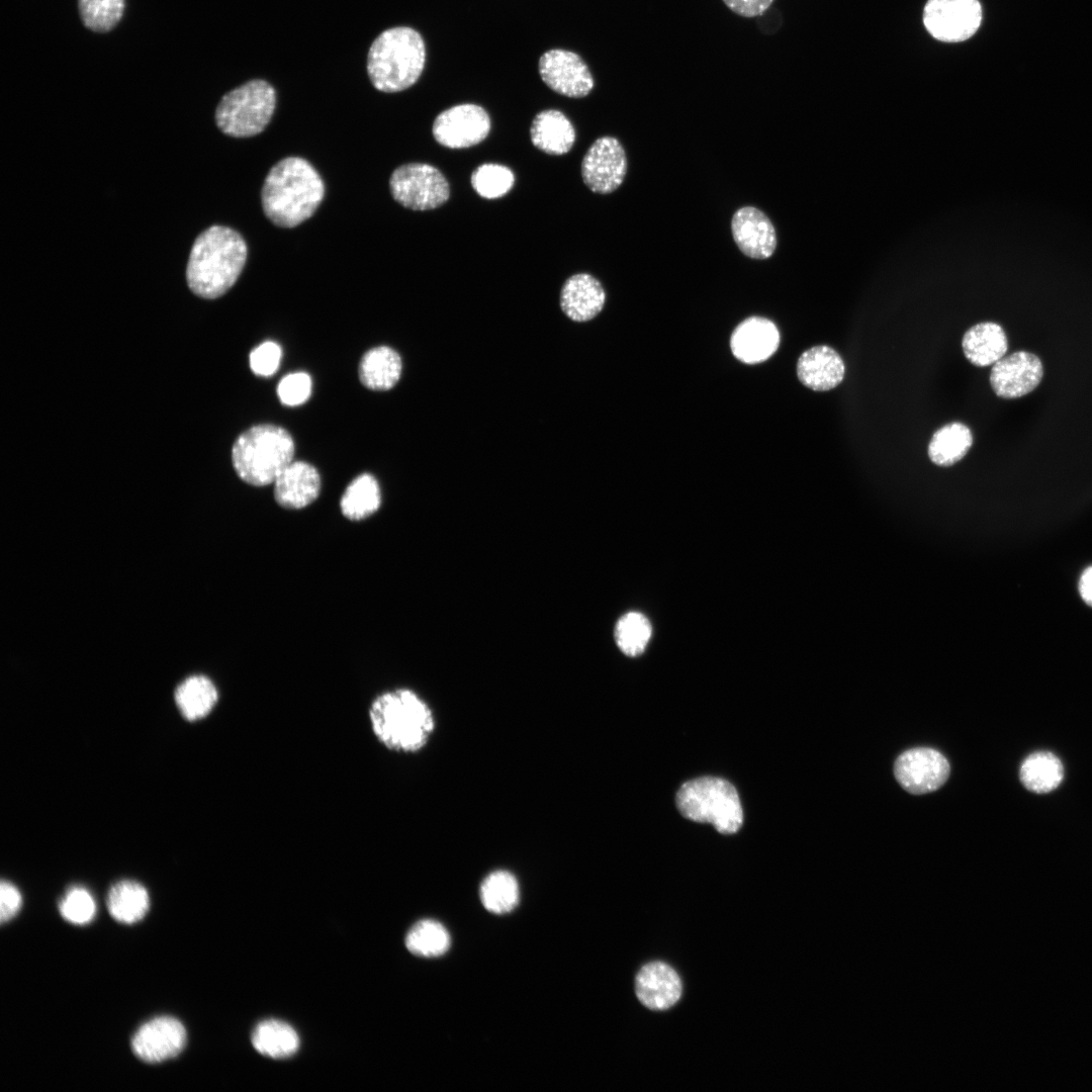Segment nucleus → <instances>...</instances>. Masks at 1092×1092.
Segmentation results:
<instances>
[{
    "label": "nucleus",
    "mask_w": 1092,
    "mask_h": 1092,
    "mask_svg": "<svg viewBox=\"0 0 1092 1092\" xmlns=\"http://www.w3.org/2000/svg\"><path fill=\"white\" fill-rule=\"evenodd\" d=\"M325 196V184L313 166L300 157H286L267 174L261 190L267 218L294 228L309 218Z\"/></svg>",
    "instance_id": "obj_1"
},
{
    "label": "nucleus",
    "mask_w": 1092,
    "mask_h": 1092,
    "mask_svg": "<svg viewBox=\"0 0 1092 1092\" xmlns=\"http://www.w3.org/2000/svg\"><path fill=\"white\" fill-rule=\"evenodd\" d=\"M247 255V244L237 231L209 226L192 245L186 267L188 287L205 299L223 295L240 277Z\"/></svg>",
    "instance_id": "obj_2"
},
{
    "label": "nucleus",
    "mask_w": 1092,
    "mask_h": 1092,
    "mask_svg": "<svg viewBox=\"0 0 1092 1092\" xmlns=\"http://www.w3.org/2000/svg\"><path fill=\"white\" fill-rule=\"evenodd\" d=\"M368 717L376 739L394 752L422 750L436 729V719L428 703L404 688L378 695L369 707Z\"/></svg>",
    "instance_id": "obj_3"
},
{
    "label": "nucleus",
    "mask_w": 1092,
    "mask_h": 1092,
    "mask_svg": "<svg viewBox=\"0 0 1092 1092\" xmlns=\"http://www.w3.org/2000/svg\"><path fill=\"white\" fill-rule=\"evenodd\" d=\"M426 63L422 35L412 27L396 26L382 31L367 55V73L381 92L394 93L413 86Z\"/></svg>",
    "instance_id": "obj_4"
},
{
    "label": "nucleus",
    "mask_w": 1092,
    "mask_h": 1092,
    "mask_svg": "<svg viewBox=\"0 0 1092 1092\" xmlns=\"http://www.w3.org/2000/svg\"><path fill=\"white\" fill-rule=\"evenodd\" d=\"M294 451L293 439L284 428L261 424L238 437L232 448V462L243 481L265 486L293 461Z\"/></svg>",
    "instance_id": "obj_5"
},
{
    "label": "nucleus",
    "mask_w": 1092,
    "mask_h": 1092,
    "mask_svg": "<svg viewBox=\"0 0 1092 1092\" xmlns=\"http://www.w3.org/2000/svg\"><path fill=\"white\" fill-rule=\"evenodd\" d=\"M675 801L684 817L710 823L720 833H735L742 825L738 793L726 780L703 777L689 781L679 788Z\"/></svg>",
    "instance_id": "obj_6"
},
{
    "label": "nucleus",
    "mask_w": 1092,
    "mask_h": 1092,
    "mask_svg": "<svg viewBox=\"0 0 1092 1092\" xmlns=\"http://www.w3.org/2000/svg\"><path fill=\"white\" fill-rule=\"evenodd\" d=\"M275 105L274 88L267 81L251 80L223 95L215 109V122L228 135L253 136L268 125Z\"/></svg>",
    "instance_id": "obj_7"
},
{
    "label": "nucleus",
    "mask_w": 1092,
    "mask_h": 1092,
    "mask_svg": "<svg viewBox=\"0 0 1092 1092\" xmlns=\"http://www.w3.org/2000/svg\"><path fill=\"white\" fill-rule=\"evenodd\" d=\"M392 197L413 210H430L443 205L450 197L445 176L426 163H408L397 167L389 179Z\"/></svg>",
    "instance_id": "obj_8"
},
{
    "label": "nucleus",
    "mask_w": 1092,
    "mask_h": 1092,
    "mask_svg": "<svg viewBox=\"0 0 1092 1092\" xmlns=\"http://www.w3.org/2000/svg\"><path fill=\"white\" fill-rule=\"evenodd\" d=\"M982 21L978 0H928L923 23L929 34L943 42H960L972 37Z\"/></svg>",
    "instance_id": "obj_9"
},
{
    "label": "nucleus",
    "mask_w": 1092,
    "mask_h": 1092,
    "mask_svg": "<svg viewBox=\"0 0 1092 1092\" xmlns=\"http://www.w3.org/2000/svg\"><path fill=\"white\" fill-rule=\"evenodd\" d=\"M490 126V117L483 107L463 103L442 111L434 120L432 132L441 146L464 149L484 141Z\"/></svg>",
    "instance_id": "obj_10"
},
{
    "label": "nucleus",
    "mask_w": 1092,
    "mask_h": 1092,
    "mask_svg": "<svg viewBox=\"0 0 1092 1092\" xmlns=\"http://www.w3.org/2000/svg\"><path fill=\"white\" fill-rule=\"evenodd\" d=\"M627 173V157L621 143L613 136L597 139L581 162L584 184L599 194L618 189Z\"/></svg>",
    "instance_id": "obj_11"
},
{
    "label": "nucleus",
    "mask_w": 1092,
    "mask_h": 1092,
    "mask_svg": "<svg viewBox=\"0 0 1092 1092\" xmlns=\"http://www.w3.org/2000/svg\"><path fill=\"white\" fill-rule=\"evenodd\" d=\"M538 70L542 81L554 92L580 98L590 93L595 82L585 62L575 53L553 49L539 59Z\"/></svg>",
    "instance_id": "obj_12"
},
{
    "label": "nucleus",
    "mask_w": 1092,
    "mask_h": 1092,
    "mask_svg": "<svg viewBox=\"0 0 1092 1092\" xmlns=\"http://www.w3.org/2000/svg\"><path fill=\"white\" fill-rule=\"evenodd\" d=\"M896 780L914 795L940 788L949 776V763L937 750L918 747L903 752L895 761Z\"/></svg>",
    "instance_id": "obj_13"
},
{
    "label": "nucleus",
    "mask_w": 1092,
    "mask_h": 1092,
    "mask_svg": "<svg viewBox=\"0 0 1092 1092\" xmlns=\"http://www.w3.org/2000/svg\"><path fill=\"white\" fill-rule=\"evenodd\" d=\"M187 1032L177 1018L155 1017L144 1023L131 1038V1050L143 1062L158 1064L177 1057L185 1048Z\"/></svg>",
    "instance_id": "obj_14"
},
{
    "label": "nucleus",
    "mask_w": 1092,
    "mask_h": 1092,
    "mask_svg": "<svg viewBox=\"0 0 1092 1092\" xmlns=\"http://www.w3.org/2000/svg\"><path fill=\"white\" fill-rule=\"evenodd\" d=\"M1042 375V364L1037 356L1026 351H1017L1003 356L993 364L990 384L998 396L1017 398L1036 388Z\"/></svg>",
    "instance_id": "obj_15"
},
{
    "label": "nucleus",
    "mask_w": 1092,
    "mask_h": 1092,
    "mask_svg": "<svg viewBox=\"0 0 1092 1092\" xmlns=\"http://www.w3.org/2000/svg\"><path fill=\"white\" fill-rule=\"evenodd\" d=\"M733 239L739 250L752 259L769 258L777 247V235L770 219L761 210L744 206L731 220Z\"/></svg>",
    "instance_id": "obj_16"
},
{
    "label": "nucleus",
    "mask_w": 1092,
    "mask_h": 1092,
    "mask_svg": "<svg viewBox=\"0 0 1092 1092\" xmlns=\"http://www.w3.org/2000/svg\"><path fill=\"white\" fill-rule=\"evenodd\" d=\"M638 1000L651 1010H666L680 998L682 984L673 968L663 962L644 965L635 978Z\"/></svg>",
    "instance_id": "obj_17"
},
{
    "label": "nucleus",
    "mask_w": 1092,
    "mask_h": 1092,
    "mask_svg": "<svg viewBox=\"0 0 1092 1092\" xmlns=\"http://www.w3.org/2000/svg\"><path fill=\"white\" fill-rule=\"evenodd\" d=\"M779 344L777 327L760 316H751L739 324L730 340L733 355L747 364L765 361L777 351Z\"/></svg>",
    "instance_id": "obj_18"
},
{
    "label": "nucleus",
    "mask_w": 1092,
    "mask_h": 1092,
    "mask_svg": "<svg viewBox=\"0 0 1092 1092\" xmlns=\"http://www.w3.org/2000/svg\"><path fill=\"white\" fill-rule=\"evenodd\" d=\"M274 498L282 508L299 510L314 502L321 491L317 469L305 461H292L273 482Z\"/></svg>",
    "instance_id": "obj_19"
},
{
    "label": "nucleus",
    "mask_w": 1092,
    "mask_h": 1092,
    "mask_svg": "<svg viewBox=\"0 0 1092 1092\" xmlns=\"http://www.w3.org/2000/svg\"><path fill=\"white\" fill-rule=\"evenodd\" d=\"M606 292L601 282L587 273L571 275L560 291V307L573 322L593 320L603 309Z\"/></svg>",
    "instance_id": "obj_20"
},
{
    "label": "nucleus",
    "mask_w": 1092,
    "mask_h": 1092,
    "mask_svg": "<svg viewBox=\"0 0 1092 1092\" xmlns=\"http://www.w3.org/2000/svg\"><path fill=\"white\" fill-rule=\"evenodd\" d=\"M845 366L840 355L828 346H815L801 354L797 362V375L806 387L826 391L836 387L843 379Z\"/></svg>",
    "instance_id": "obj_21"
},
{
    "label": "nucleus",
    "mask_w": 1092,
    "mask_h": 1092,
    "mask_svg": "<svg viewBox=\"0 0 1092 1092\" xmlns=\"http://www.w3.org/2000/svg\"><path fill=\"white\" fill-rule=\"evenodd\" d=\"M530 136L532 144L550 155L568 153L575 142V130L570 120L559 110L546 109L534 117Z\"/></svg>",
    "instance_id": "obj_22"
},
{
    "label": "nucleus",
    "mask_w": 1092,
    "mask_h": 1092,
    "mask_svg": "<svg viewBox=\"0 0 1092 1092\" xmlns=\"http://www.w3.org/2000/svg\"><path fill=\"white\" fill-rule=\"evenodd\" d=\"M962 347L966 358L979 367L996 363L1007 352L1008 341L1002 327L985 322L970 328L964 335Z\"/></svg>",
    "instance_id": "obj_23"
},
{
    "label": "nucleus",
    "mask_w": 1092,
    "mask_h": 1092,
    "mask_svg": "<svg viewBox=\"0 0 1092 1092\" xmlns=\"http://www.w3.org/2000/svg\"><path fill=\"white\" fill-rule=\"evenodd\" d=\"M402 362L399 354L388 346L368 350L361 358L358 368L360 382L370 390L384 391L399 380Z\"/></svg>",
    "instance_id": "obj_24"
},
{
    "label": "nucleus",
    "mask_w": 1092,
    "mask_h": 1092,
    "mask_svg": "<svg viewBox=\"0 0 1092 1092\" xmlns=\"http://www.w3.org/2000/svg\"><path fill=\"white\" fill-rule=\"evenodd\" d=\"M106 903L113 919L120 923L132 924L142 920L148 913L150 897L142 884L124 880L110 888Z\"/></svg>",
    "instance_id": "obj_25"
},
{
    "label": "nucleus",
    "mask_w": 1092,
    "mask_h": 1092,
    "mask_svg": "<svg viewBox=\"0 0 1092 1092\" xmlns=\"http://www.w3.org/2000/svg\"><path fill=\"white\" fill-rule=\"evenodd\" d=\"M1019 777L1022 785L1036 794L1050 793L1064 779V766L1060 758L1050 751L1029 754L1021 763Z\"/></svg>",
    "instance_id": "obj_26"
},
{
    "label": "nucleus",
    "mask_w": 1092,
    "mask_h": 1092,
    "mask_svg": "<svg viewBox=\"0 0 1092 1092\" xmlns=\"http://www.w3.org/2000/svg\"><path fill=\"white\" fill-rule=\"evenodd\" d=\"M218 699L215 685L205 675H192L176 689L175 701L182 715L191 721L207 716Z\"/></svg>",
    "instance_id": "obj_27"
},
{
    "label": "nucleus",
    "mask_w": 1092,
    "mask_h": 1092,
    "mask_svg": "<svg viewBox=\"0 0 1092 1092\" xmlns=\"http://www.w3.org/2000/svg\"><path fill=\"white\" fill-rule=\"evenodd\" d=\"M973 444L972 432L960 422L948 423L934 432L928 445V456L938 466H950L960 461Z\"/></svg>",
    "instance_id": "obj_28"
},
{
    "label": "nucleus",
    "mask_w": 1092,
    "mask_h": 1092,
    "mask_svg": "<svg viewBox=\"0 0 1092 1092\" xmlns=\"http://www.w3.org/2000/svg\"><path fill=\"white\" fill-rule=\"evenodd\" d=\"M252 1044L261 1055L272 1059L292 1056L299 1046L296 1031L287 1023L269 1019L260 1022L252 1033Z\"/></svg>",
    "instance_id": "obj_29"
},
{
    "label": "nucleus",
    "mask_w": 1092,
    "mask_h": 1092,
    "mask_svg": "<svg viewBox=\"0 0 1092 1092\" xmlns=\"http://www.w3.org/2000/svg\"><path fill=\"white\" fill-rule=\"evenodd\" d=\"M381 493L376 478L369 473L355 477L341 497L342 514L349 520L360 521L373 515L380 507Z\"/></svg>",
    "instance_id": "obj_30"
},
{
    "label": "nucleus",
    "mask_w": 1092,
    "mask_h": 1092,
    "mask_svg": "<svg viewBox=\"0 0 1092 1092\" xmlns=\"http://www.w3.org/2000/svg\"><path fill=\"white\" fill-rule=\"evenodd\" d=\"M479 897L487 911L494 914L508 913L519 902L518 880L509 871H493L483 879L479 888Z\"/></svg>",
    "instance_id": "obj_31"
},
{
    "label": "nucleus",
    "mask_w": 1092,
    "mask_h": 1092,
    "mask_svg": "<svg viewBox=\"0 0 1092 1092\" xmlns=\"http://www.w3.org/2000/svg\"><path fill=\"white\" fill-rule=\"evenodd\" d=\"M405 946L414 954L435 958L450 947V935L440 922L424 919L417 922L405 936Z\"/></svg>",
    "instance_id": "obj_32"
},
{
    "label": "nucleus",
    "mask_w": 1092,
    "mask_h": 1092,
    "mask_svg": "<svg viewBox=\"0 0 1092 1092\" xmlns=\"http://www.w3.org/2000/svg\"><path fill=\"white\" fill-rule=\"evenodd\" d=\"M652 634L649 620L639 612L623 615L615 627V639L621 651L628 656L641 654Z\"/></svg>",
    "instance_id": "obj_33"
},
{
    "label": "nucleus",
    "mask_w": 1092,
    "mask_h": 1092,
    "mask_svg": "<svg viewBox=\"0 0 1092 1092\" xmlns=\"http://www.w3.org/2000/svg\"><path fill=\"white\" fill-rule=\"evenodd\" d=\"M473 189L483 198L495 199L506 195L514 186L512 170L500 164L486 163L471 174Z\"/></svg>",
    "instance_id": "obj_34"
},
{
    "label": "nucleus",
    "mask_w": 1092,
    "mask_h": 1092,
    "mask_svg": "<svg viewBox=\"0 0 1092 1092\" xmlns=\"http://www.w3.org/2000/svg\"><path fill=\"white\" fill-rule=\"evenodd\" d=\"M78 7L84 25L97 32L112 29L120 20L124 10V0H78Z\"/></svg>",
    "instance_id": "obj_35"
},
{
    "label": "nucleus",
    "mask_w": 1092,
    "mask_h": 1092,
    "mask_svg": "<svg viewBox=\"0 0 1092 1092\" xmlns=\"http://www.w3.org/2000/svg\"><path fill=\"white\" fill-rule=\"evenodd\" d=\"M62 917L70 923L83 925L95 916L96 904L92 895L84 888L73 887L59 904Z\"/></svg>",
    "instance_id": "obj_36"
},
{
    "label": "nucleus",
    "mask_w": 1092,
    "mask_h": 1092,
    "mask_svg": "<svg viewBox=\"0 0 1092 1092\" xmlns=\"http://www.w3.org/2000/svg\"><path fill=\"white\" fill-rule=\"evenodd\" d=\"M311 392V379L305 372H295L284 376L277 386L280 401L289 406L305 402Z\"/></svg>",
    "instance_id": "obj_37"
},
{
    "label": "nucleus",
    "mask_w": 1092,
    "mask_h": 1092,
    "mask_svg": "<svg viewBox=\"0 0 1092 1092\" xmlns=\"http://www.w3.org/2000/svg\"><path fill=\"white\" fill-rule=\"evenodd\" d=\"M281 355V348L277 343L264 342L250 353V367L258 376H271L279 367Z\"/></svg>",
    "instance_id": "obj_38"
},
{
    "label": "nucleus",
    "mask_w": 1092,
    "mask_h": 1092,
    "mask_svg": "<svg viewBox=\"0 0 1092 1092\" xmlns=\"http://www.w3.org/2000/svg\"><path fill=\"white\" fill-rule=\"evenodd\" d=\"M0 921L6 923L10 921L19 911L22 905L21 894L18 889L7 881H2L0 885Z\"/></svg>",
    "instance_id": "obj_39"
},
{
    "label": "nucleus",
    "mask_w": 1092,
    "mask_h": 1092,
    "mask_svg": "<svg viewBox=\"0 0 1092 1092\" xmlns=\"http://www.w3.org/2000/svg\"><path fill=\"white\" fill-rule=\"evenodd\" d=\"M723 2L735 14L751 18L763 14L774 0H723Z\"/></svg>",
    "instance_id": "obj_40"
},
{
    "label": "nucleus",
    "mask_w": 1092,
    "mask_h": 1092,
    "mask_svg": "<svg viewBox=\"0 0 1092 1092\" xmlns=\"http://www.w3.org/2000/svg\"><path fill=\"white\" fill-rule=\"evenodd\" d=\"M1079 590L1082 599L1092 606V566L1083 572L1079 581Z\"/></svg>",
    "instance_id": "obj_41"
}]
</instances>
